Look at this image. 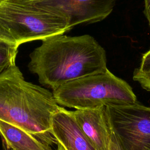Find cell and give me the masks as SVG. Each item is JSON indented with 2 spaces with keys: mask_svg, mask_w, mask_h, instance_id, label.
<instances>
[{
  "mask_svg": "<svg viewBox=\"0 0 150 150\" xmlns=\"http://www.w3.org/2000/svg\"><path fill=\"white\" fill-rule=\"evenodd\" d=\"M28 67L52 90L76 79L108 69L104 49L91 35L58 34L42 40L29 55Z\"/></svg>",
  "mask_w": 150,
  "mask_h": 150,
  "instance_id": "6da1fadb",
  "label": "cell"
},
{
  "mask_svg": "<svg viewBox=\"0 0 150 150\" xmlns=\"http://www.w3.org/2000/svg\"><path fill=\"white\" fill-rule=\"evenodd\" d=\"M62 108L52 92L26 81L16 64L0 74L1 121L52 145L57 144L52 134V117Z\"/></svg>",
  "mask_w": 150,
  "mask_h": 150,
  "instance_id": "7a4b0ae2",
  "label": "cell"
},
{
  "mask_svg": "<svg viewBox=\"0 0 150 150\" xmlns=\"http://www.w3.org/2000/svg\"><path fill=\"white\" fill-rule=\"evenodd\" d=\"M66 17L57 10L23 0L0 1V39L19 46L70 30Z\"/></svg>",
  "mask_w": 150,
  "mask_h": 150,
  "instance_id": "3957f363",
  "label": "cell"
},
{
  "mask_svg": "<svg viewBox=\"0 0 150 150\" xmlns=\"http://www.w3.org/2000/svg\"><path fill=\"white\" fill-rule=\"evenodd\" d=\"M52 93L59 105L76 110H92L138 101L130 85L108 69L71 81Z\"/></svg>",
  "mask_w": 150,
  "mask_h": 150,
  "instance_id": "277c9868",
  "label": "cell"
},
{
  "mask_svg": "<svg viewBox=\"0 0 150 150\" xmlns=\"http://www.w3.org/2000/svg\"><path fill=\"white\" fill-rule=\"evenodd\" d=\"M113 133L124 150H150V107L138 101L105 106Z\"/></svg>",
  "mask_w": 150,
  "mask_h": 150,
  "instance_id": "5b68a950",
  "label": "cell"
},
{
  "mask_svg": "<svg viewBox=\"0 0 150 150\" xmlns=\"http://www.w3.org/2000/svg\"><path fill=\"white\" fill-rule=\"evenodd\" d=\"M117 0H40V4L52 7L64 15L71 29L81 23L101 21L112 11ZM32 2V1H31Z\"/></svg>",
  "mask_w": 150,
  "mask_h": 150,
  "instance_id": "8992f818",
  "label": "cell"
},
{
  "mask_svg": "<svg viewBox=\"0 0 150 150\" xmlns=\"http://www.w3.org/2000/svg\"><path fill=\"white\" fill-rule=\"evenodd\" d=\"M52 134L65 150H95L72 111L63 107L52 117Z\"/></svg>",
  "mask_w": 150,
  "mask_h": 150,
  "instance_id": "52a82bcc",
  "label": "cell"
},
{
  "mask_svg": "<svg viewBox=\"0 0 150 150\" xmlns=\"http://www.w3.org/2000/svg\"><path fill=\"white\" fill-rule=\"evenodd\" d=\"M72 113L95 150H110L111 128L105 107Z\"/></svg>",
  "mask_w": 150,
  "mask_h": 150,
  "instance_id": "ba28073f",
  "label": "cell"
},
{
  "mask_svg": "<svg viewBox=\"0 0 150 150\" xmlns=\"http://www.w3.org/2000/svg\"><path fill=\"white\" fill-rule=\"evenodd\" d=\"M0 135L7 150H52L50 145L31 134L1 120Z\"/></svg>",
  "mask_w": 150,
  "mask_h": 150,
  "instance_id": "9c48e42d",
  "label": "cell"
},
{
  "mask_svg": "<svg viewBox=\"0 0 150 150\" xmlns=\"http://www.w3.org/2000/svg\"><path fill=\"white\" fill-rule=\"evenodd\" d=\"M18 47L16 45L0 39V74L16 64Z\"/></svg>",
  "mask_w": 150,
  "mask_h": 150,
  "instance_id": "30bf717a",
  "label": "cell"
},
{
  "mask_svg": "<svg viewBox=\"0 0 150 150\" xmlns=\"http://www.w3.org/2000/svg\"><path fill=\"white\" fill-rule=\"evenodd\" d=\"M133 80L138 82L145 90L150 91V72H144L135 69L133 74Z\"/></svg>",
  "mask_w": 150,
  "mask_h": 150,
  "instance_id": "8fae6325",
  "label": "cell"
},
{
  "mask_svg": "<svg viewBox=\"0 0 150 150\" xmlns=\"http://www.w3.org/2000/svg\"><path fill=\"white\" fill-rule=\"evenodd\" d=\"M137 69L141 71L150 72V49L142 55L140 66Z\"/></svg>",
  "mask_w": 150,
  "mask_h": 150,
  "instance_id": "7c38bea8",
  "label": "cell"
},
{
  "mask_svg": "<svg viewBox=\"0 0 150 150\" xmlns=\"http://www.w3.org/2000/svg\"><path fill=\"white\" fill-rule=\"evenodd\" d=\"M110 150H124L111 129L110 138Z\"/></svg>",
  "mask_w": 150,
  "mask_h": 150,
  "instance_id": "4fadbf2b",
  "label": "cell"
},
{
  "mask_svg": "<svg viewBox=\"0 0 150 150\" xmlns=\"http://www.w3.org/2000/svg\"><path fill=\"white\" fill-rule=\"evenodd\" d=\"M144 14L148 21L150 26V0H144Z\"/></svg>",
  "mask_w": 150,
  "mask_h": 150,
  "instance_id": "5bb4252c",
  "label": "cell"
},
{
  "mask_svg": "<svg viewBox=\"0 0 150 150\" xmlns=\"http://www.w3.org/2000/svg\"><path fill=\"white\" fill-rule=\"evenodd\" d=\"M57 150H65V149H64V148L63 147V146H62L61 144H60L57 143Z\"/></svg>",
  "mask_w": 150,
  "mask_h": 150,
  "instance_id": "9a60e30c",
  "label": "cell"
},
{
  "mask_svg": "<svg viewBox=\"0 0 150 150\" xmlns=\"http://www.w3.org/2000/svg\"><path fill=\"white\" fill-rule=\"evenodd\" d=\"M23 1H32V2H35V1H40V0H23Z\"/></svg>",
  "mask_w": 150,
  "mask_h": 150,
  "instance_id": "2e32d148",
  "label": "cell"
},
{
  "mask_svg": "<svg viewBox=\"0 0 150 150\" xmlns=\"http://www.w3.org/2000/svg\"><path fill=\"white\" fill-rule=\"evenodd\" d=\"M9 150H13V149H9Z\"/></svg>",
  "mask_w": 150,
  "mask_h": 150,
  "instance_id": "e0dca14e",
  "label": "cell"
},
{
  "mask_svg": "<svg viewBox=\"0 0 150 150\" xmlns=\"http://www.w3.org/2000/svg\"><path fill=\"white\" fill-rule=\"evenodd\" d=\"M2 1V0H0V1Z\"/></svg>",
  "mask_w": 150,
  "mask_h": 150,
  "instance_id": "ac0fdd59",
  "label": "cell"
}]
</instances>
